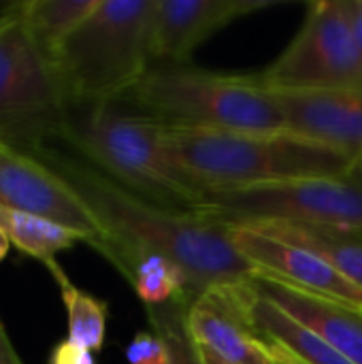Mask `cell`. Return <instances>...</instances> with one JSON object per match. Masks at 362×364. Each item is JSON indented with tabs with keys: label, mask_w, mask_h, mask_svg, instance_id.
Masks as SVG:
<instances>
[{
	"label": "cell",
	"mask_w": 362,
	"mask_h": 364,
	"mask_svg": "<svg viewBox=\"0 0 362 364\" xmlns=\"http://www.w3.org/2000/svg\"><path fill=\"white\" fill-rule=\"evenodd\" d=\"M34 156L55 171L98 218L107 232L100 256L113 267L132 254L166 256L186 273L194 301L211 288L243 284L258 275V269L237 252L222 222L149 203L55 143L43 145Z\"/></svg>",
	"instance_id": "obj_1"
},
{
	"label": "cell",
	"mask_w": 362,
	"mask_h": 364,
	"mask_svg": "<svg viewBox=\"0 0 362 364\" xmlns=\"http://www.w3.org/2000/svg\"><path fill=\"white\" fill-rule=\"evenodd\" d=\"M171 156L205 194L254 186L339 177L358 156L333 145L284 132H241L166 126Z\"/></svg>",
	"instance_id": "obj_2"
},
{
	"label": "cell",
	"mask_w": 362,
	"mask_h": 364,
	"mask_svg": "<svg viewBox=\"0 0 362 364\" xmlns=\"http://www.w3.org/2000/svg\"><path fill=\"white\" fill-rule=\"evenodd\" d=\"M53 143L149 203L183 213L203 209V192L171 156L166 126L119 102L70 109Z\"/></svg>",
	"instance_id": "obj_3"
},
{
	"label": "cell",
	"mask_w": 362,
	"mask_h": 364,
	"mask_svg": "<svg viewBox=\"0 0 362 364\" xmlns=\"http://www.w3.org/2000/svg\"><path fill=\"white\" fill-rule=\"evenodd\" d=\"M156 0H98L51 66L70 109L115 102L151 68Z\"/></svg>",
	"instance_id": "obj_4"
},
{
	"label": "cell",
	"mask_w": 362,
	"mask_h": 364,
	"mask_svg": "<svg viewBox=\"0 0 362 364\" xmlns=\"http://www.w3.org/2000/svg\"><path fill=\"white\" fill-rule=\"evenodd\" d=\"M115 102L164 126L241 132L286 130L275 94L262 87L254 75L151 66Z\"/></svg>",
	"instance_id": "obj_5"
},
{
	"label": "cell",
	"mask_w": 362,
	"mask_h": 364,
	"mask_svg": "<svg viewBox=\"0 0 362 364\" xmlns=\"http://www.w3.org/2000/svg\"><path fill=\"white\" fill-rule=\"evenodd\" d=\"M68 105L15 4L0 13V139L34 154L53 143Z\"/></svg>",
	"instance_id": "obj_6"
},
{
	"label": "cell",
	"mask_w": 362,
	"mask_h": 364,
	"mask_svg": "<svg viewBox=\"0 0 362 364\" xmlns=\"http://www.w3.org/2000/svg\"><path fill=\"white\" fill-rule=\"evenodd\" d=\"M201 213L222 224L284 220L362 237V160L339 177L205 192Z\"/></svg>",
	"instance_id": "obj_7"
},
{
	"label": "cell",
	"mask_w": 362,
	"mask_h": 364,
	"mask_svg": "<svg viewBox=\"0 0 362 364\" xmlns=\"http://www.w3.org/2000/svg\"><path fill=\"white\" fill-rule=\"evenodd\" d=\"M254 79L271 92L361 90L362 45L346 0H316L284 53Z\"/></svg>",
	"instance_id": "obj_8"
},
{
	"label": "cell",
	"mask_w": 362,
	"mask_h": 364,
	"mask_svg": "<svg viewBox=\"0 0 362 364\" xmlns=\"http://www.w3.org/2000/svg\"><path fill=\"white\" fill-rule=\"evenodd\" d=\"M0 207L58 222L98 254L107 232L85 200L41 158L0 139Z\"/></svg>",
	"instance_id": "obj_9"
},
{
	"label": "cell",
	"mask_w": 362,
	"mask_h": 364,
	"mask_svg": "<svg viewBox=\"0 0 362 364\" xmlns=\"http://www.w3.org/2000/svg\"><path fill=\"white\" fill-rule=\"evenodd\" d=\"M250 282L203 292L186 309V331L198 350L224 363L275 364L250 322Z\"/></svg>",
	"instance_id": "obj_10"
},
{
	"label": "cell",
	"mask_w": 362,
	"mask_h": 364,
	"mask_svg": "<svg viewBox=\"0 0 362 364\" xmlns=\"http://www.w3.org/2000/svg\"><path fill=\"white\" fill-rule=\"evenodd\" d=\"M237 252L245 256L262 275L275 277L299 290L356 305L362 309V288L346 279L316 252L288 243L245 224H224Z\"/></svg>",
	"instance_id": "obj_11"
},
{
	"label": "cell",
	"mask_w": 362,
	"mask_h": 364,
	"mask_svg": "<svg viewBox=\"0 0 362 364\" xmlns=\"http://www.w3.org/2000/svg\"><path fill=\"white\" fill-rule=\"evenodd\" d=\"M273 0H156L151 66L186 62L226 23L273 6Z\"/></svg>",
	"instance_id": "obj_12"
},
{
	"label": "cell",
	"mask_w": 362,
	"mask_h": 364,
	"mask_svg": "<svg viewBox=\"0 0 362 364\" xmlns=\"http://www.w3.org/2000/svg\"><path fill=\"white\" fill-rule=\"evenodd\" d=\"M273 94L284 111L286 130L333 145L361 158L362 87Z\"/></svg>",
	"instance_id": "obj_13"
},
{
	"label": "cell",
	"mask_w": 362,
	"mask_h": 364,
	"mask_svg": "<svg viewBox=\"0 0 362 364\" xmlns=\"http://www.w3.org/2000/svg\"><path fill=\"white\" fill-rule=\"evenodd\" d=\"M252 282L265 299H269L280 309L297 318L301 324L318 333L350 363L362 364L361 307L299 290L262 273H258Z\"/></svg>",
	"instance_id": "obj_14"
},
{
	"label": "cell",
	"mask_w": 362,
	"mask_h": 364,
	"mask_svg": "<svg viewBox=\"0 0 362 364\" xmlns=\"http://www.w3.org/2000/svg\"><path fill=\"white\" fill-rule=\"evenodd\" d=\"M245 226L316 252L346 279L362 288V237L358 235H348V232H337L329 228L284 222V220L245 222Z\"/></svg>",
	"instance_id": "obj_15"
},
{
	"label": "cell",
	"mask_w": 362,
	"mask_h": 364,
	"mask_svg": "<svg viewBox=\"0 0 362 364\" xmlns=\"http://www.w3.org/2000/svg\"><path fill=\"white\" fill-rule=\"evenodd\" d=\"M115 269L132 286L145 309L164 305H179L188 309L194 301L186 273L166 256L132 254L126 256Z\"/></svg>",
	"instance_id": "obj_16"
},
{
	"label": "cell",
	"mask_w": 362,
	"mask_h": 364,
	"mask_svg": "<svg viewBox=\"0 0 362 364\" xmlns=\"http://www.w3.org/2000/svg\"><path fill=\"white\" fill-rule=\"evenodd\" d=\"M98 0H26L15 9L26 21L32 38L49 58L90 17Z\"/></svg>",
	"instance_id": "obj_17"
},
{
	"label": "cell",
	"mask_w": 362,
	"mask_h": 364,
	"mask_svg": "<svg viewBox=\"0 0 362 364\" xmlns=\"http://www.w3.org/2000/svg\"><path fill=\"white\" fill-rule=\"evenodd\" d=\"M0 228L6 235L9 243L21 254H28L43 264L55 260V254L83 243V237L58 222H51L41 215L2 209L0 207Z\"/></svg>",
	"instance_id": "obj_18"
},
{
	"label": "cell",
	"mask_w": 362,
	"mask_h": 364,
	"mask_svg": "<svg viewBox=\"0 0 362 364\" xmlns=\"http://www.w3.org/2000/svg\"><path fill=\"white\" fill-rule=\"evenodd\" d=\"M45 267L49 269L51 277L55 279V284L60 288L62 303L66 307V320H68V337L66 339L98 354L102 350L105 337H107L109 305L102 299L77 288L66 277L64 269L55 260L47 262Z\"/></svg>",
	"instance_id": "obj_19"
},
{
	"label": "cell",
	"mask_w": 362,
	"mask_h": 364,
	"mask_svg": "<svg viewBox=\"0 0 362 364\" xmlns=\"http://www.w3.org/2000/svg\"><path fill=\"white\" fill-rule=\"evenodd\" d=\"M151 331L162 337L169 350L171 364H203L198 348L186 331V307L164 305L145 309Z\"/></svg>",
	"instance_id": "obj_20"
},
{
	"label": "cell",
	"mask_w": 362,
	"mask_h": 364,
	"mask_svg": "<svg viewBox=\"0 0 362 364\" xmlns=\"http://www.w3.org/2000/svg\"><path fill=\"white\" fill-rule=\"evenodd\" d=\"M126 360L128 364H171L166 343L151 328L139 331L130 339L126 348Z\"/></svg>",
	"instance_id": "obj_21"
},
{
	"label": "cell",
	"mask_w": 362,
	"mask_h": 364,
	"mask_svg": "<svg viewBox=\"0 0 362 364\" xmlns=\"http://www.w3.org/2000/svg\"><path fill=\"white\" fill-rule=\"evenodd\" d=\"M47 364H98V360L92 350L77 346L70 339H64L51 348Z\"/></svg>",
	"instance_id": "obj_22"
},
{
	"label": "cell",
	"mask_w": 362,
	"mask_h": 364,
	"mask_svg": "<svg viewBox=\"0 0 362 364\" xmlns=\"http://www.w3.org/2000/svg\"><path fill=\"white\" fill-rule=\"evenodd\" d=\"M0 364H23L15 346L11 343V337H9L2 320H0Z\"/></svg>",
	"instance_id": "obj_23"
},
{
	"label": "cell",
	"mask_w": 362,
	"mask_h": 364,
	"mask_svg": "<svg viewBox=\"0 0 362 364\" xmlns=\"http://www.w3.org/2000/svg\"><path fill=\"white\" fill-rule=\"evenodd\" d=\"M348 4V13L352 17V23H354V30L358 34V41L362 45V0H346Z\"/></svg>",
	"instance_id": "obj_24"
},
{
	"label": "cell",
	"mask_w": 362,
	"mask_h": 364,
	"mask_svg": "<svg viewBox=\"0 0 362 364\" xmlns=\"http://www.w3.org/2000/svg\"><path fill=\"white\" fill-rule=\"evenodd\" d=\"M9 247H11V243H9L6 235L2 232V228H0V262L6 258V254H9Z\"/></svg>",
	"instance_id": "obj_25"
},
{
	"label": "cell",
	"mask_w": 362,
	"mask_h": 364,
	"mask_svg": "<svg viewBox=\"0 0 362 364\" xmlns=\"http://www.w3.org/2000/svg\"><path fill=\"white\" fill-rule=\"evenodd\" d=\"M198 354H201V363L203 364H228L224 363V360H220V358H215L213 354L205 352V350H198Z\"/></svg>",
	"instance_id": "obj_26"
},
{
	"label": "cell",
	"mask_w": 362,
	"mask_h": 364,
	"mask_svg": "<svg viewBox=\"0 0 362 364\" xmlns=\"http://www.w3.org/2000/svg\"><path fill=\"white\" fill-rule=\"evenodd\" d=\"M361 158H362V154H361Z\"/></svg>",
	"instance_id": "obj_27"
},
{
	"label": "cell",
	"mask_w": 362,
	"mask_h": 364,
	"mask_svg": "<svg viewBox=\"0 0 362 364\" xmlns=\"http://www.w3.org/2000/svg\"><path fill=\"white\" fill-rule=\"evenodd\" d=\"M361 160H362V158H361Z\"/></svg>",
	"instance_id": "obj_28"
}]
</instances>
